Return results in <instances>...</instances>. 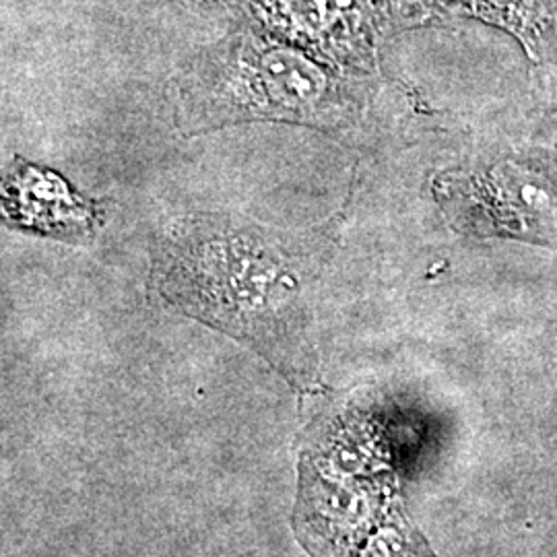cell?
Returning <instances> with one entry per match:
<instances>
[{
  "mask_svg": "<svg viewBox=\"0 0 557 557\" xmlns=\"http://www.w3.org/2000/svg\"><path fill=\"white\" fill-rule=\"evenodd\" d=\"M227 259H218L209 244L200 246L207 259L172 260L163 292L188 314L207 320L267 354L285 326L296 294L294 281L281 271L277 260L255 259L250 246L239 244L238 257L223 244Z\"/></svg>",
  "mask_w": 557,
  "mask_h": 557,
  "instance_id": "6da1fadb",
  "label": "cell"
},
{
  "mask_svg": "<svg viewBox=\"0 0 557 557\" xmlns=\"http://www.w3.org/2000/svg\"><path fill=\"white\" fill-rule=\"evenodd\" d=\"M442 186L450 197L453 220L469 232L556 242V188L535 170L506 161Z\"/></svg>",
  "mask_w": 557,
  "mask_h": 557,
  "instance_id": "7a4b0ae2",
  "label": "cell"
},
{
  "mask_svg": "<svg viewBox=\"0 0 557 557\" xmlns=\"http://www.w3.org/2000/svg\"><path fill=\"white\" fill-rule=\"evenodd\" d=\"M4 213L13 223L59 238H87L96 209L54 172L15 160L4 178Z\"/></svg>",
  "mask_w": 557,
  "mask_h": 557,
  "instance_id": "3957f363",
  "label": "cell"
},
{
  "mask_svg": "<svg viewBox=\"0 0 557 557\" xmlns=\"http://www.w3.org/2000/svg\"><path fill=\"white\" fill-rule=\"evenodd\" d=\"M252 81L260 103L285 116L310 114L326 96L324 73L289 48H271L260 54Z\"/></svg>",
  "mask_w": 557,
  "mask_h": 557,
  "instance_id": "277c9868",
  "label": "cell"
},
{
  "mask_svg": "<svg viewBox=\"0 0 557 557\" xmlns=\"http://www.w3.org/2000/svg\"><path fill=\"white\" fill-rule=\"evenodd\" d=\"M358 557H432L425 552V545L418 541V535L403 522V518L393 517L391 527L382 529L376 537L370 539L361 547Z\"/></svg>",
  "mask_w": 557,
  "mask_h": 557,
  "instance_id": "5b68a950",
  "label": "cell"
},
{
  "mask_svg": "<svg viewBox=\"0 0 557 557\" xmlns=\"http://www.w3.org/2000/svg\"><path fill=\"white\" fill-rule=\"evenodd\" d=\"M283 9L306 32H317L326 20V0H281Z\"/></svg>",
  "mask_w": 557,
  "mask_h": 557,
  "instance_id": "8992f818",
  "label": "cell"
},
{
  "mask_svg": "<svg viewBox=\"0 0 557 557\" xmlns=\"http://www.w3.org/2000/svg\"><path fill=\"white\" fill-rule=\"evenodd\" d=\"M363 2H366V0H326L329 7L338 9V11H358Z\"/></svg>",
  "mask_w": 557,
  "mask_h": 557,
  "instance_id": "52a82bcc",
  "label": "cell"
},
{
  "mask_svg": "<svg viewBox=\"0 0 557 557\" xmlns=\"http://www.w3.org/2000/svg\"><path fill=\"white\" fill-rule=\"evenodd\" d=\"M492 2H496V4H512V2H517V0H492Z\"/></svg>",
  "mask_w": 557,
  "mask_h": 557,
  "instance_id": "ba28073f",
  "label": "cell"
}]
</instances>
